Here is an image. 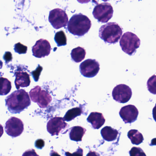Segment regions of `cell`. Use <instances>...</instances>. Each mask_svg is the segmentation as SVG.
I'll return each instance as SVG.
<instances>
[{"label":"cell","instance_id":"obj_11","mask_svg":"<svg viewBox=\"0 0 156 156\" xmlns=\"http://www.w3.org/2000/svg\"><path fill=\"white\" fill-rule=\"evenodd\" d=\"M50 43L46 39H40L37 40L35 45L32 47L33 56L38 58L48 56L51 52Z\"/></svg>","mask_w":156,"mask_h":156},{"label":"cell","instance_id":"obj_12","mask_svg":"<svg viewBox=\"0 0 156 156\" xmlns=\"http://www.w3.org/2000/svg\"><path fill=\"white\" fill-rule=\"evenodd\" d=\"M139 112L134 105H126L122 107L119 112V114L125 123H130L135 122L137 119Z\"/></svg>","mask_w":156,"mask_h":156},{"label":"cell","instance_id":"obj_35","mask_svg":"<svg viewBox=\"0 0 156 156\" xmlns=\"http://www.w3.org/2000/svg\"><path fill=\"white\" fill-rule=\"evenodd\" d=\"M149 145H150V146H156V138L153 139L151 141V143Z\"/></svg>","mask_w":156,"mask_h":156},{"label":"cell","instance_id":"obj_20","mask_svg":"<svg viewBox=\"0 0 156 156\" xmlns=\"http://www.w3.org/2000/svg\"><path fill=\"white\" fill-rule=\"evenodd\" d=\"M12 89L11 82L5 78L0 77V95H7Z\"/></svg>","mask_w":156,"mask_h":156},{"label":"cell","instance_id":"obj_24","mask_svg":"<svg viewBox=\"0 0 156 156\" xmlns=\"http://www.w3.org/2000/svg\"><path fill=\"white\" fill-rule=\"evenodd\" d=\"M14 49L15 52L19 54H26L27 52V47L24 45H23L19 42L14 45Z\"/></svg>","mask_w":156,"mask_h":156},{"label":"cell","instance_id":"obj_21","mask_svg":"<svg viewBox=\"0 0 156 156\" xmlns=\"http://www.w3.org/2000/svg\"><path fill=\"white\" fill-rule=\"evenodd\" d=\"M83 111L81 108L79 107L73 108L69 110L64 116L65 121L70 122L75 119L77 116H80L82 113Z\"/></svg>","mask_w":156,"mask_h":156},{"label":"cell","instance_id":"obj_23","mask_svg":"<svg viewBox=\"0 0 156 156\" xmlns=\"http://www.w3.org/2000/svg\"><path fill=\"white\" fill-rule=\"evenodd\" d=\"M147 87L148 91L151 93L156 94V75H153L148 79Z\"/></svg>","mask_w":156,"mask_h":156},{"label":"cell","instance_id":"obj_36","mask_svg":"<svg viewBox=\"0 0 156 156\" xmlns=\"http://www.w3.org/2000/svg\"><path fill=\"white\" fill-rule=\"evenodd\" d=\"M3 67V62L2 60H0V69L2 68Z\"/></svg>","mask_w":156,"mask_h":156},{"label":"cell","instance_id":"obj_19","mask_svg":"<svg viewBox=\"0 0 156 156\" xmlns=\"http://www.w3.org/2000/svg\"><path fill=\"white\" fill-rule=\"evenodd\" d=\"M86 53V51L83 48L78 46L71 51V58L73 61L76 63H79L84 59Z\"/></svg>","mask_w":156,"mask_h":156},{"label":"cell","instance_id":"obj_25","mask_svg":"<svg viewBox=\"0 0 156 156\" xmlns=\"http://www.w3.org/2000/svg\"><path fill=\"white\" fill-rule=\"evenodd\" d=\"M130 156H147L143 149L140 147H133L129 151Z\"/></svg>","mask_w":156,"mask_h":156},{"label":"cell","instance_id":"obj_16","mask_svg":"<svg viewBox=\"0 0 156 156\" xmlns=\"http://www.w3.org/2000/svg\"><path fill=\"white\" fill-rule=\"evenodd\" d=\"M117 130L112 128L111 126H105L101 131V135L105 141L112 142L116 140L118 136Z\"/></svg>","mask_w":156,"mask_h":156},{"label":"cell","instance_id":"obj_18","mask_svg":"<svg viewBox=\"0 0 156 156\" xmlns=\"http://www.w3.org/2000/svg\"><path fill=\"white\" fill-rule=\"evenodd\" d=\"M127 136L134 145H138L144 141V136L142 134L137 130L134 129L129 131L127 134Z\"/></svg>","mask_w":156,"mask_h":156},{"label":"cell","instance_id":"obj_8","mask_svg":"<svg viewBox=\"0 0 156 156\" xmlns=\"http://www.w3.org/2000/svg\"><path fill=\"white\" fill-rule=\"evenodd\" d=\"M5 132L11 137L20 136L24 131V124L19 118L12 117L6 122L5 127Z\"/></svg>","mask_w":156,"mask_h":156},{"label":"cell","instance_id":"obj_30","mask_svg":"<svg viewBox=\"0 0 156 156\" xmlns=\"http://www.w3.org/2000/svg\"><path fill=\"white\" fill-rule=\"evenodd\" d=\"M22 156H39L37 154L36 152L34 149H29L27 150L23 154Z\"/></svg>","mask_w":156,"mask_h":156},{"label":"cell","instance_id":"obj_26","mask_svg":"<svg viewBox=\"0 0 156 156\" xmlns=\"http://www.w3.org/2000/svg\"><path fill=\"white\" fill-rule=\"evenodd\" d=\"M42 69H43V67H40L39 65L37 69L32 72L33 78H34V79L35 80L36 82L38 81V79H39V76H40V74H41V72L42 71Z\"/></svg>","mask_w":156,"mask_h":156},{"label":"cell","instance_id":"obj_17","mask_svg":"<svg viewBox=\"0 0 156 156\" xmlns=\"http://www.w3.org/2000/svg\"><path fill=\"white\" fill-rule=\"evenodd\" d=\"M86 130L80 126H76L71 128L69 133L70 140L76 142H81Z\"/></svg>","mask_w":156,"mask_h":156},{"label":"cell","instance_id":"obj_9","mask_svg":"<svg viewBox=\"0 0 156 156\" xmlns=\"http://www.w3.org/2000/svg\"><path fill=\"white\" fill-rule=\"evenodd\" d=\"M131 88L124 84H119L115 87L113 90V98L119 103H124L128 102L132 96Z\"/></svg>","mask_w":156,"mask_h":156},{"label":"cell","instance_id":"obj_34","mask_svg":"<svg viewBox=\"0 0 156 156\" xmlns=\"http://www.w3.org/2000/svg\"><path fill=\"white\" fill-rule=\"evenodd\" d=\"M3 127L2 125L0 124V138L2 137L3 134Z\"/></svg>","mask_w":156,"mask_h":156},{"label":"cell","instance_id":"obj_7","mask_svg":"<svg viewBox=\"0 0 156 156\" xmlns=\"http://www.w3.org/2000/svg\"><path fill=\"white\" fill-rule=\"evenodd\" d=\"M48 21L54 28L59 29L67 25L69 22L68 16L64 10L56 8L49 13Z\"/></svg>","mask_w":156,"mask_h":156},{"label":"cell","instance_id":"obj_27","mask_svg":"<svg viewBox=\"0 0 156 156\" xmlns=\"http://www.w3.org/2000/svg\"><path fill=\"white\" fill-rule=\"evenodd\" d=\"M65 156H83V150L79 147L76 152L71 154L69 152H65Z\"/></svg>","mask_w":156,"mask_h":156},{"label":"cell","instance_id":"obj_5","mask_svg":"<svg viewBox=\"0 0 156 156\" xmlns=\"http://www.w3.org/2000/svg\"><path fill=\"white\" fill-rule=\"evenodd\" d=\"M30 98L34 102L36 103L41 108L48 106L52 100V97L48 92L42 89L39 86H36L29 92Z\"/></svg>","mask_w":156,"mask_h":156},{"label":"cell","instance_id":"obj_31","mask_svg":"<svg viewBox=\"0 0 156 156\" xmlns=\"http://www.w3.org/2000/svg\"><path fill=\"white\" fill-rule=\"evenodd\" d=\"M86 156H100L99 154L94 151H90Z\"/></svg>","mask_w":156,"mask_h":156},{"label":"cell","instance_id":"obj_10","mask_svg":"<svg viewBox=\"0 0 156 156\" xmlns=\"http://www.w3.org/2000/svg\"><path fill=\"white\" fill-rule=\"evenodd\" d=\"M100 64L95 60L89 59L84 60L80 66V73L83 77L91 78L96 76L100 71Z\"/></svg>","mask_w":156,"mask_h":156},{"label":"cell","instance_id":"obj_14","mask_svg":"<svg viewBox=\"0 0 156 156\" xmlns=\"http://www.w3.org/2000/svg\"><path fill=\"white\" fill-rule=\"evenodd\" d=\"M14 76L16 77L15 84L17 90H19L20 87L25 88L30 85V75L27 72L23 71H17L15 72Z\"/></svg>","mask_w":156,"mask_h":156},{"label":"cell","instance_id":"obj_15","mask_svg":"<svg viewBox=\"0 0 156 156\" xmlns=\"http://www.w3.org/2000/svg\"><path fill=\"white\" fill-rule=\"evenodd\" d=\"M87 122L91 124L94 129H99L104 125L105 120L102 114L101 113L92 112L90 114L87 119Z\"/></svg>","mask_w":156,"mask_h":156},{"label":"cell","instance_id":"obj_22","mask_svg":"<svg viewBox=\"0 0 156 156\" xmlns=\"http://www.w3.org/2000/svg\"><path fill=\"white\" fill-rule=\"evenodd\" d=\"M55 40L58 46H65L67 45V37L65 32L63 31H58L55 35Z\"/></svg>","mask_w":156,"mask_h":156},{"label":"cell","instance_id":"obj_2","mask_svg":"<svg viewBox=\"0 0 156 156\" xmlns=\"http://www.w3.org/2000/svg\"><path fill=\"white\" fill-rule=\"evenodd\" d=\"M91 27L90 20L82 13L74 15L68 24V31L74 35L83 36L88 33Z\"/></svg>","mask_w":156,"mask_h":156},{"label":"cell","instance_id":"obj_6","mask_svg":"<svg viewBox=\"0 0 156 156\" xmlns=\"http://www.w3.org/2000/svg\"><path fill=\"white\" fill-rule=\"evenodd\" d=\"M113 12L112 6L109 3L103 2L95 5L93 15L98 22L105 23L112 18Z\"/></svg>","mask_w":156,"mask_h":156},{"label":"cell","instance_id":"obj_28","mask_svg":"<svg viewBox=\"0 0 156 156\" xmlns=\"http://www.w3.org/2000/svg\"><path fill=\"white\" fill-rule=\"evenodd\" d=\"M45 142L43 139H38L37 140L35 143V146L38 149H42L44 147Z\"/></svg>","mask_w":156,"mask_h":156},{"label":"cell","instance_id":"obj_3","mask_svg":"<svg viewBox=\"0 0 156 156\" xmlns=\"http://www.w3.org/2000/svg\"><path fill=\"white\" fill-rule=\"evenodd\" d=\"M122 34V27L116 23H109L100 27L99 37L105 43L115 44Z\"/></svg>","mask_w":156,"mask_h":156},{"label":"cell","instance_id":"obj_13","mask_svg":"<svg viewBox=\"0 0 156 156\" xmlns=\"http://www.w3.org/2000/svg\"><path fill=\"white\" fill-rule=\"evenodd\" d=\"M68 124L64 118L55 117L49 120L47 125L48 132L52 136H58L63 129H66Z\"/></svg>","mask_w":156,"mask_h":156},{"label":"cell","instance_id":"obj_1","mask_svg":"<svg viewBox=\"0 0 156 156\" xmlns=\"http://www.w3.org/2000/svg\"><path fill=\"white\" fill-rule=\"evenodd\" d=\"M5 106L12 114H19L31 105L28 93L24 89L12 93L5 100Z\"/></svg>","mask_w":156,"mask_h":156},{"label":"cell","instance_id":"obj_32","mask_svg":"<svg viewBox=\"0 0 156 156\" xmlns=\"http://www.w3.org/2000/svg\"><path fill=\"white\" fill-rule=\"evenodd\" d=\"M153 115L154 120L156 122V103L153 110Z\"/></svg>","mask_w":156,"mask_h":156},{"label":"cell","instance_id":"obj_29","mask_svg":"<svg viewBox=\"0 0 156 156\" xmlns=\"http://www.w3.org/2000/svg\"><path fill=\"white\" fill-rule=\"evenodd\" d=\"M3 59L5 60L6 63H8L10 61H12V53L9 51H6L4 55Z\"/></svg>","mask_w":156,"mask_h":156},{"label":"cell","instance_id":"obj_4","mask_svg":"<svg viewBox=\"0 0 156 156\" xmlns=\"http://www.w3.org/2000/svg\"><path fill=\"white\" fill-rule=\"evenodd\" d=\"M140 38L133 33L127 32L124 33L120 40V45L123 51L132 56L136 52V49L140 47Z\"/></svg>","mask_w":156,"mask_h":156},{"label":"cell","instance_id":"obj_33","mask_svg":"<svg viewBox=\"0 0 156 156\" xmlns=\"http://www.w3.org/2000/svg\"><path fill=\"white\" fill-rule=\"evenodd\" d=\"M50 156H61L58 153L54 150H52L50 153Z\"/></svg>","mask_w":156,"mask_h":156}]
</instances>
